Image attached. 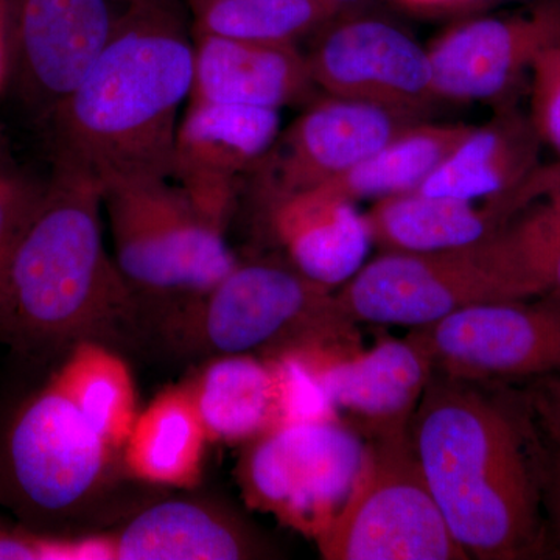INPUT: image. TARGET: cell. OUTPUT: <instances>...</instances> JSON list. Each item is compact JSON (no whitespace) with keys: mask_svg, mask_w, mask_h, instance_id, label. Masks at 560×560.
<instances>
[{"mask_svg":"<svg viewBox=\"0 0 560 560\" xmlns=\"http://www.w3.org/2000/svg\"><path fill=\"white\" fill-rule=\"evenodd\" d=\"M523 390L433 372L410 438L456 541L480 560L547 555L545 447Z\"/></svg>","mask_w":560,"mask_h":560,"instance_id":"1","label":"cell"},{"mask_svg":"<svg viewBox=\"0 0 560 560\" xmlns=\"http://www.w3.org/2000/svg\"><path fill=\"white\" fill-rule=\"evenodd\" d=\"M194 81V36L179 0L125 7L105 46L49 120L58 171L98 189L172 179L180 105Z\"/></svg>","mask_w":560,"mask_h":560,"instance_id":"2","label":"cell"},{"mask_svg":"<svg viewBox=\"0 0 560 560\" xmlns=\"http://www.w3.org/2000/svg\"><path fill=\"white\" fill-rule=\"evenodd\" d=\"M102 190L55 171L36 195L0 276V340L31 355L108 345L140 320L103 237Z\"/></svg>","mask_w":560,"mask_h":560,"instance_id":"3","label":"cell"},{"mask_svg":"<svg viewBox=\"0 0 560 560\" xmlns=\"http://www.w3.org/2000/svg\"><path fill=\"white\" fill-rule=\"evenodd\" d=\"M153 329L184 357L280 359L313 348H355L359 324L342 312L337 289L285 261H237L197 300L165 313Z\"/></svg>","mask_w":560,"mask_h":560,"instance_id":"4","label":"cell"},{"mask_svg":"<svg viewBox=\"0 0 560 560\" xmlns=\"http://www.w3.org/2000/svg\"><path fill=\"white\" fill-rule=\"evenodd\" d=\"M121 466L54 377L18 408L0 440V504L22 526L62 537L97 508Z\"/></svg>","mask_w":560,"mask_h":560,"instance_id":"5","label":"cell"},{"mask_svg":"<svg viewBox=\"0 0 560 560\" xmlns=\"http://www.w3.org/2000/svg\"><path fill=\"white\" fill-rule=\"evenodd\" d=\"M114 260L151 323L197 300L237 265L224 230L171 179H130L102 190Z\"/></svg>","mask_w":560,"mask_h":560,"instance_id":"6","label":"cell"},{"mask_svg":"<svg viewBox=\"0 0 560 560\" xmlns=\"http://www.w3.org/2000/svg\"><path fill=\"white\" fill-rule=\"evenodd\" d=\"M508 224L485 241L433 253H383L337 289L357 324L429 326L452 313L540 298Z\"/></svg>","mask_w":560,"mask_h":560,"instance_id":"7","label":"cell"},{"mask_svg":"<svg viewBox=\"0 0 560 560\" xmlns=\"http://www.w3.org/2000/svg\"><path fill=\"white\" fill-rule=\"evenodd\" d=\"M326 560H469L431 493L410 438L364 441L345 506L315 541Z\"/></svg>","mask_w":560,"mask_h":560,"instance_id":"8","label":"cell"},{"mask_svg":"<svg viewBox=\"0 0 560 560\" xmlns=\"http://www.w3.org/2000/svg\"><path fill=\"white\" fill-rule=\"evenodd\" d=\"M363 455V438L340 419L302 420L246 442L235 475L249 508L316 541L345 506Z\"/></svg>","mask_w":560,"mask_h":560,"instance_id":"9","label":"cell"},{"mask_svg":"<svg viewBox=\"0 0 560 560\" xmlns=\"http://www.w3.org/2000/svg\"><path fill=\"white\" fill-rule=\"evenodd\" d=\"M434 371L464 381L511 383L560 375V296L471 305L415 329Z\"/></svg>","mask_w":560,"mask_h":560,"instance_id":"10","label":"cell"},{"mask_svg":"<svg viewBox=\"0 0 560 560\" xmlns=\"http://www.w3.org/2000/svg\"><path fill=\"white\" fill-rule=\"evenodd\" d=\"M285 357L300 361L337 418L363 441L410 431L434 372L415 329L404 338L382 337L371 348H313Z\"/></svg>","mask_w":560,"mask_h":560,"instance_id":"11","label":"cell"},{"mask_svg":"<svg viewBox=\"0 0 560 560\" xmlns=\"http://www.w3.org/2000/svg\"><path fill=\"white\" fill-rule=\"evenodd\" d=\"M184 386L213 442L246 444L285 423L338 419L312 375L290 357H215Z\"/></svg>","mask_w":560,"mask_h":560,"instance_id":"12","label":"cell"},{"mask_svg":"<svg viewBox=\"0 0 560 560\" xmlns=\"http://www.w3.org/2000/svg\"><path fill=\"white\" fill-rule=\"evenodd\" d=\"M416 124L418 117L330 95L279 135L256 165L261 198L329 184Z\"/></svg>","mask_w":560,"mask_h":560,"instance_id":"13","label":"cell"},{"mask_svg":"<svg viewBox=\"0 0 560 560\" xmlns=\"http://www.w3.org/2000/svg\"><path fill=\"white\" fill-rule=\"evenodd\" d=\"M305 57L313 83L331 97L371 103L412 117L440 101L429 50L389 22H340Z\"/></svg>","mask_w":560,"mask_h":560,"instance_id":"14","label":"cell"},{"mask_svg":"<svg viewBox=\"0 0 560 560\" xmlns=\"http://www.w3.org/2000/svg\"><path fill=\"white\" fill-rule=\"evenodd\" d=\"M116 20L110 0H11L9 69L40 116L79 83Z\"/></svg>","mask_w":560,"mask_h":560,"instance_id":"15","label":"cell"},{"mask_svg":"<svg viewBox=\"0 0 560 560\" xmlns=\"http://www.w3.org/2000/svg\"><path fill=\"white\" fill-rule=\"evenodd\" d=\"M559 38L560 2L464 22L429 49L434 92L440 101H499Z\"/></svg>","mask_w":560,"mask_h":560,"instance_id":"16","label":"cell"},{"mask_svg":"<svg viewBox=\"0 0 560 560\" xmlns=\"http://www.w3.org/2000/svg\"><path fill=\"white\" fill-rule=\"evenodd\" d=\"M279 110L189 102L176 132L172 179L226 231L238 178L254 171L279 136Z\"/></svg>","mask_w":560,"mask_h":560,"instance_id":"17","label":"cell"},{"mask_svg":"<svg viewBox=\"0 0 560 560\" xmlns=\"http://www.w3.org/2000/svg\"><path fill=\"white\" fill-rule=\"evenodd\" d=\"M88 540L92 559L242 560L276 555L241 515L198 499L147 504L119 528Z\"/></svg>","mask_w":560,"mask_h":560,"instance_id":"18","label":"cell"},{"mask_svg":"<svg viewBox=\"0 0 560 560\" xmlns=\"http://www.w3.org/2000/svg\"><path fill=\"white\" fill-rule=\"evenodd\" d=\"M189 102L276 109L315 90L307 57L296 43H264L194 35Z\"/></svg>","mask_w":560,"mask_h":560,"instance_id":"19","label":"cell"},{"mask_svg":"<svg viewBox=\"0 0 560 560\" xmlns=\"http://www.w3.org/2000/svg\"><path fill=\"white\" fill-rule=\"evenodd\" d=\"M264 201L272 235L302 275L338 289L363 267L372 238L353 201L326 187Z\"/></svg>","mask_w":560,"mask_h":560,"instance_id":"20","label":"cell"},{"mask_svg":"<svg viewBox=\"0 0 560 560\" xmlns=\"http://www.w3.org/2000/svg\"><path fill=\"white\" fill-rule=\"evenodd\" d=\"M526 206L522 191L478 208L474 201L411 190L378 198L364 220L383 253H433L485 241Z\"/></svg>","mask_w":560,"mask_h":560,"instance_id":"21","label":"cell"},{"mask_svg":"<svg viewBox=\"0 0 560 560\" xmlns=\"http://www.w3.org/2000/svg\"><path fill=\"white\" fill-rule=\"evenodd\" d=\"M540 142L530 117L501 108L488 124L471 128L451 156L416 190L466 201L511 197L541 171Z\"/></svg>","mask_w":560,"mask_h":560,"instance_id":"22","label":"cell"},{"mask_svg":"<svg viewBox=\"0 0 560 560\" xmlns=\"http://www.w3.org/2000/svg\"><path fill=\"white\" fill-rule=\"evenodd\" d=\"M209 438L186 386L162 390L139 411L121 447L125 474L136 481L189 489L200 481Z\"/></svg>","mask_w":560,"mask_h":560,"instance_id":"23","label":"cell"},{"mask_svg":"<svg viewBox=\"0 0 560 560\" xmlns=\"http://www.w3.org/2000/svg\"><path fill=\"white\" fill-rule=\"evenodd\" d=\"M471 128L463 124L412 125L352 171L320 187L353 202L419 189Z\"/></svg>","mask_w":560,"mask_h":560,"instance_id":"24","label":"cell"},{"mask_svg":"<svg viewBox=\"0 0 560 560\" xmlns=\"http://www.w3.org/2000/svg\"><path fill=\"white\" fill-rule=\"evenodd\" d=\"M110 447L121 453L139 415L135 381L121 357L101 341L66 352L51 374Z\"/></svg>","mask_w":560,"mask_h":560,"instance_id":"25","label":"cell"},{"mask_svg":"<svg viewBox=\"0 0 560 560\" xmlns=\"http://www.w3.org/2000/svg\"><path fill=\"white\" fill-rule=\"evenodd\" d=\"M194 35L296 43L330 20L316 0H184Z\"/></svg>","mask_w":560,"mask_h":560,"instance_id":"26","label":"cell"},{"mask_svg":"<svg viewBox=\"0 0 560 560\" xmlns=\"http://www.w3.org/2000/svg\"><path fill=\"white\" fill-rule=\"evenodd\" d=\"M545 197L547 201L511 220L508 230L544 296H560V183Z\"/></svg>","mask_w":560,"mask_h":560,"instance_id":"27","label":"cell"},{"mask_svg":"<svg viewBox=\"0 0 560 560\" xmlns=\"http://www.w3.org/2000/svg\"><path fill=\"white\" fill-rule=\"evenodd\" d=\"M530 79V120L541 142L560 154V38L541 51Z\"/></svg>","mask_w":560,"mask_h":560,"instance_id":"28","label":"cell"},{"mask_svg":"<svg viewBox=\"0 0 560 560\" xmlns=\"http://www.w3.org/2000/svg\"><path fill=\"white\" fill-rule=\"evenodd\" d=\"M81 559L80 541L47 536L0 517V560Z\"/></svg>","mask_w":560,"mask_h":560,"instance_id":"29","label":"cell"},{"mask_svg":"<svg viewBox=\"0 0 560 560\" xmlns=\"http://www.w3.org/2000/svg\"><path fill=\"white\" fill-rule=\"evenodd\" d=\"M36 195L0 178V276Z\"/></svg>","mask_w":560,"mask_h":560,"instance_id":"30","label":"cell"},{"mask_svg":"<svg viewBox=\"0 0 560 560\" xmlns=\"http://www.w3.org/2000/svg\"><path fill=\"white\" fill-rule=\"evenodd\" d=\"M545 447L544 478H541V506L545 511V539L547 555L560 558V442Z\"/></svg>","mask_w":560,"mask_h":560,"instance_id":"31","label":"cell"},{"mask_svg":"<svg viewBox=\"0 0 560 560\" xmlns=\"http://www.w3.org/2000/svg\"><path fill=\"white\" fill-rule=\"evenodd\" d=\"M523 394L539 430L548 441L560 442V375L530 381Z\"/></svg>","mask_w":560,"mask_h":560,"instance_id":"32","label":"cell"},{"mask_svg":"<svg viewBox=\"0 0 560 560\" xmlns=\"http://www.w3.org/2000/svg\"><path fill=\"white\" fill-rule=\"evenodd\" d=\"M397 2L412 10L436 11L453 9V7L463 5L471 0H397Z\"/></svg>","mask_w":560,"mask_h":560,"instance_id":"33","label":"cell"},{"mask_svg":"<svg viewBox=\"0 0 560 560\" xmlns=\"http://www.w3.org/2000/svg\"><path fill=\"white\" fill-rule=\"evenodd\" d=\"M326 13L330 18L337 16L341 11L350 9V7L357 5V3L363 2V0H316Z\"/></svg>","mask_w":560,"mask_h":560,"instance_id":"34","label":"cell"},{"mask_svg":"<svg viewBox=\"0 0 560 560\" xmlns=\"http://www.w3.org/2000/svg\"><path fill=\"white\" fill-rule=\"evenodd\" d=\"M11 0H0V33L9 38Z\"/></svg>","mask_w":560,"mask_h":560,"instance_id":"35","label":"cell"},{"mask_svg":"<svg viewBox=\"0 0 560 560\" xmlns=\"http://www.w3.org/2000/svg\"><path fill=\"white\" fill-rule=\"evenodd\" d=\"M9 72V46H7V36L0 33V80Z\"/></svg>","mask_w":560,"mask_h":560,"instance_id":"36","label":"cell"},{"mask_svg":"<svg viewBox=\"0 0 560 560\" xmlns=\"http://www.w3.org/2000/svg\"><path fill=\"white\" fill-rule=\"evenodd\" d=\"M493 3H526V5H539V3L560 2V0H486Z\"/></svg>","mask_w":560,"mask_h":560,"instance_id":"37","label":"cell"},{"mask_svg":"<svg viewBox=\"0 0 560 560\" xmlns=\"http://www.w3.org/2000/svg\"><path fill=\"white\" fill-rule=\"evenodd\" d=\"M113 3H124L125 7L138 5V3L151 2V0H110Z\"/></svg>","mask_w":560,"mask_h":560,"instance_id":"38","label":"cell"}]
</instances>
